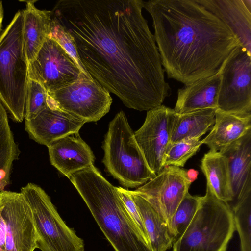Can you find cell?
<instances>
[{
  "mask_svg": "<svg viewBox=\"0 0 251 251\" xmlns=\"http://www.w3.org/2000/svg\"><path fill=\"white\" fill-rule=\"evenodd\" d=\"M48 92L39 82L28 79L25 102V121L35 118L48 106Z\"/></svg>",
  "mask_w": 251,
  "mask_h": 251,
  "instance_id": "cell-28",
  "label": "cell"
},
{
  "mask_svg": "<svg viewBox=\"0 0 251 251\" xmlns=\"http://www.w3.org/2000/svg\"><path fill=\"white\" fill-rule=\"evenodd\" d=\"M110 93L93 78L83 75L75 82L48 93V105L57 107L84 120H100L109 111Z\"/></svg>",
  "mask_w": 251,
  "mask_h": 251,
  "instance_id": "cell-9",
  "label": "cell"
},
{
  "mask_svg": "<svg viewBox=\"0 0 251 251\" xmlns=\"http://www.w3.org/2000/svg\"><path fill=\"white\" fill-rule=\"evenodd\" d=\"M103 149L105 168L122 185L135 188L156 176L149 168L122 111L110 122Z\"/></svg>",
  "mask_w": 251,
  "mask_h": 251,
  "instance_id": "cell-6",
  "label": "cell"
},
{
  "mask_svg": "<svg viewBox=\"0 0 251 251\" xmlns=\"http://www.w3.org/2000/svg\"><path fill=\"white\" fill-rule=\"evenodd\" d=\"M142 219L152 251H166L172 247L173 240L168 226L158 213L142 197L128 190Z\"/></svg>",
  "mask_w": 251,
  "mask_h": 251,
  "instance_id": "cell-22",
  "label": "cell"
},
{
  "mask_svg": "<svg viewBox=\"0 0 251 251\" xmlns=\"http://www.w3.org/2000/svg\"><path fill=\"white\" fill-rule=\"evenodd\" d=\"M251 130V115L242 116L216 110L214 126L201 140L210 151H220Z\"/></svg>",
  "mask_w": 251,
  "mask_h": 251,
  "instance_id": "cell-20",
  "label": "cell"
},
{
  "mask_svg": "<svg viewBox=\"0 0 251 251\" xmlns=\"http://www.w3.org/2000/svg\"><path fill=\"white\" fill-rule=\"evenodd\" d=\"M86 123L73 114L48 105L35 118L25 121V130L35 142L48 147L59 139L78 133Z\"/></svg>",
  "mask_w": 251,
  "mask_h": 251,
  "instance_id": "cell-14",
  "label": "cell"
},
{
  "mask_svg": "<svg viewBox=\"0 0 251 251\" xmlns=\"http://www.w3.org/2000/svg\"><path fill=\"white\" fill-rule=\"evenodd\" d=\"M20 151L10 129L7 111L0 101V192L10 183L13 163Z\"/></svg>",
  "mask_w": 251,
  "mask_h": 251,
  "instance_id": "cell-24",
  "label": "cell"
},
{
  "mask_svg": "<svg viewBox=\"0 0 251 251\" xmlns=\"http://www.w3.org/2000/svg\"><path fill=\"white\" fill-rule=\"evenodd\" d=\"M151 15L162 66L184 85L218 73L241 45L217 17L196 0L143 1Z\"/></svg>",
  "mask_w": 251,
  "mask_h": 251,
  "instance_id": "cell-2",
  "label": "cell"
},
{
  "mask_svg": "<svg viewBox=\"0 0 251 251\" xmlns=\"http://www.w3.org/2000/svg\"><path fill=\"white\" fill-rule=\"evenodd\" d=\"M142 0H61L51 17L83 68L127 107L148 111L171 94Z\"/></svg>",
  "mask_w": 251,
  "mask_h": 251,
  "instance_id": "cell-1",
  "label": "cell"
},
{
  "mask_svg": "<svg viewBox=\"0 0 251 251\" xmlns=\"http://www.w3.org/2000/svg\"><path fill=\"white\" fill-rule=\"evenodd\" d=\"M216 110L204 109L178 114L171 135V143L200 139L215 121Z\"/></svg>",
  "mask_w": 251,
  "mask_h": 251,
  "instance_id": "cell-23",
  "label": "cell"
},
{
  "mask_svg": "<svg viewBox=\"0 0 251 251\" xmlns=\"http://www.w3.org/2000/svg\"><path fill=\"white\" fill-rule=\"evenodd\" d=\"M29 79L52 93L86 75L75 60L54 39L47 37L34 59L28 63Z\"/></svg>",
  "mask_w": 251,
  "mask_h": 251,
  "instance_id": "cell-11",
  "label": "cell"
},
{
  "mask_svg": "<svg viewBox=\"0 0 251 251\" xmlns=\"http://www.w3.org/2000/svg\"><path fill=\"white\" fill-rule=\"evenodd\" d=\"M202 144L200 139H189L170 143L162 162L164 168L168 166L183 167L186 162L198 151Z\"/></svg>",
  "mask_w": 251,
  "mask_h": 251,
  "instance_id": "cell-27",
  "label": "cell"
},
{
  "mask_svg": "<svg viewBox=\"0 0 251 251\" xmlns=\"http://www.w3.org/2000/svg\"><path fill=\"white\" fill-rule=\"evenodd\" d=\"M37 234L30 207L22 194L0 192V251H34Z\"/></svg>",
  "mask_w": 251,
  "mask_h": 251,
  "instance_id": "cell-10",
  "label": "cell"
},
{
  "mask_svg": "<svg viewBox=\"0 0 251 251\" xmlns=\"http://www.w3.org/2000/svg\"><path fill=\"white\" fill-rule=\"evenodd\" d=\"M227 160L232 201L230 207L251 195V130L219 151Z\"/></svg>",
  "mask_w": 251,
  "mask_h": 251,
  "instance_id": "cell-15",
  "label": "cell"
},
{
  "mask_svg": "<svg viewBox=\"0 0 251 251\" xmlns=\"http://www.w3.org/2000/svg\"><path fill=\"white\" fill-rule=\"evenodd\" d=\"M178 115L173 109L161 105L147 111L143 125L134 133L149 168L156 175L163 168V157Z\"/></svg>",
  "mask_w": 251,
  "mask_h": 251,
  "instance_id": "cell-13",
  "label": "cell"
},
{
  "mask_svg": "<svg viewBox=\"0 0 251 251\" xmlns=\"http://www.w3.org/2000/svg\"><path fill=\"white\" fill-rule=\"evenodd\" d=\"M241 251H251V195L230 207Z\"/></svg>",
  "mask_w": 251,
  "mask_h": 251,
  "instance_id": "cell-26",
  "label": "cell"
},
{
  "mask_svg": "<svg viewBox=\"0 0 251 251\" xmlns=\"http://www.w3.org/2000/svg\"><path fill=\"white\" fill-rule=\"evenodd\" d=\"M222 21L251 54V0H196Z\"/></svg>",
  "mask_w": 251,
  "mask_h": 251,
  "instance_id": "cell-17",
  "label": "cell"
},
{
  "mask_svg": "<svg viewBox=\"0 0 251 251\" xmlns=\"http://www.w3.org/2000/svg\"><path fill=\"white\" fill-rule=\"evenodd\" d=\"M187 176L189 180L192 183L195 181L198 175V172L193 169H190L186 171Z\"/></svg>",
  "mask_w": 251,
  "mask_h": 251,
  "instance_id": "cell-31",
  "label": "cell"
},
{
  "mask_svg": "<svg viewBox=\"0 0 251 251\" xmlns=\"http://www.w3.org/2000/svg\"><path fill=\"white\" fill-rule=\"evenodd\" d=\"M191 184L186 170L168 166L134 191L150 203L168 228L173 215L189 192Z\"/></svg>",
  "mask_w": 251,
  "mask_h": 251,
  "instance_id": "cell-12",
  "label": "cell"
},
{
  "mask_svg": "<svg viewBox=\"0 0 251 251\" xmlns=\"http://www.w3.org/2000/svg\"><path fill=\"white\" fill-rule=\"evenodd\" d=\"M201 168L207 187L219 200L229 204L232 201L227 160L219 151L209 150L201 160Z\"/></svg>",
  "mask_w": 251,
  "mask_h": 251,
  "instance_id": "cell-21",
  "label": "cell"
},
{
  "mask_svg": "<svg viewBox=\"0 0 251 251\" xmlns=\"http://www.w3.org/2000/svg\"><path fill=\"white\" fill-rule=\"evenodd\" d=\"M48 37L56 40L75 60L81 70L87 75L90 76L84 70L78 58L76 50L70 37L51 17L50 33Z\"/></svg>",
  "mask_w": 251,
  "mask_h": 251,
  "instance_id": "cell-29",
  "label": "cell"
},
{
  "mask_svg": "<svg viewBox=\"0 0 251 251\" xmlns=\"http://www.w3.org/2000/svg\"><path fill=\"white\" fill-rule=\"evenodd\" d=\"M4 17V10L2 2L0 0V34L1 31L2 23Z\"/></svg>",
  "mask_w": 251,
  "mask_h": 251,
  "instance_id": "cell-32",
  "label": "cell"
},
{
  "mask_svg": "<svg viewBox=\"0 0 251 251\" xmlns=\"http://www.w3.org/2000/svg\"><path fill=\"white\" fill-rule=\"evenodd\" d=\"M20 192L31 210L37 248L41 251H84V240L66 225L41 187L28 183Z\"/></svg>",
  "mask_w": 251,
  "mask_h": 251,
  "instance_id": "cell-7",
  "label": "cell"
},
{
  "mask_svg": "<svg viewBox=\"0 0 251 251\" xmlns=\"http://www.w3.org/2000/svg\"><path fill=\"white\" fill-rule=\"evenodd\" d=\"M219 73L221 81L216 111L251 115V54L242 46L227 57Z\"/></svg>",
  "mask_w": 251,
  "mask_h": 251,
  "instance_id": "cell-8",
  "label": "cell"
},
{
  "mask_svg": "<svg viewBox=\"0 0 251 251\" xmlns=\"http://www.w3.org/2000/svg\"><path fill=\"white\" fill-rule=\"evenodd\" d=\"M47 147L51 165L69 178L75 172L94 165L93 153L78 133L59 139Z\"/></svg>",
  "mask_w": 251,
  "mask_h": 251,
  "instance_id": "cell-16",
  "label": "cell"
},
{
  "mask_svg": "<svg viewBox=\"0 0 251 251\" xmlns=\"http://www.w3.org/2000/svg\"><path fill=\"white\" fill-rule=\"evenodd\" d=\"M116 188L128 214L135 223L143 239L151 248L148 236L141 215L128 190L121 187Z\"/></svg>",
  "mask_w": 251,
  "mask_h": 251,
  "instance_id": "cell-30",
  "label": "cell"
},
{
  "mask_svg": "<svg viewBox=\"0 0 251 251\" xmlns=\"http://www.w3.org/2000/svg\"><path fill=\"white\" fill-rule=\"evenodd\" d=\"M235 231L230 207L206 186L190 223L173 242L172 251H226Z\"/></svg>",
  "mask_w": 251,
  "mask_h": 251,
  "instance_id": "cell-5",
  "label": "cell"
},
{
  "mask_svg": "<svg viewBox=\"0 0 251 251\" xmlns=\"http://www.w3.org/2000/svg\"><path fill=\"white\" fill-rule=\"evenodd\" d=\"M36 0L26 1L23 10V49L28 63L32 61L50 33L51 11L37 9Z\"/></svg>",
  "mask_w": 251,
  "mask_h": 251,
  "instance_id": "cell-19",
  "label": "cell"
},
{
  "mask_svg": "<svg viewBox=\"0 0 251 251\" xmlns=\"http://www.w3.org/2000/svg\"><path fill=\"white\" fill-rule=\"evenodd\" d=\"M201 197L192 196L188 192L173 215L168 229L173 242L183 232L194 217Z\"/></svg>",
  "mask_w": 251,
  "mask_h": 251,
  "instance_id": "cell-25",
  "label": "cell"
},
{
  "mask_svg": "<svg viewBox=\"0 0 251 251\" xmlns=\"http://www.w3.org/2000/svg\"><path fill=\"white\" fill-rule=\"evenodd\" d=\"M221 75L217 74L198 80L177 91L174 110L182 114L204 109H216Z\"/></svg>",
  "mask_w": 251,
  "mask_h": 251,
  "instance_id": "cell-18",
  "label": "cell"
},
{
  "mask_svg": "<svg viewBox=\"0 0 251 251\" xmlns=\"http://www.w3.org/2000/svg\"><path fill=\"white\" fill-rule=\"evenodd\" d=\"M23 12L19 10L0 35V101L17 122L25 116L28 63L23 49Z\"/></svg>",
  "mask_w": 251,
  "mask_h": 251,
  "instance_id": "cell-4",
  "label": "cell"
},
{
  "mask_svg": "<svg viewBox=\"0 0 251 251\" xmlns=\"http://www.w3.org/2000/svg\"><path fill=\"white\" fill-rule=\"evenodd\" d=\"M115 251H152L128 214L117 188L94 166L69 178Z\"/></svg>",
  "mask_w": 251,
  "mask_h": 251,
  "instance_id": "cell-3",
  "label": "cell"
}]
</instances>
